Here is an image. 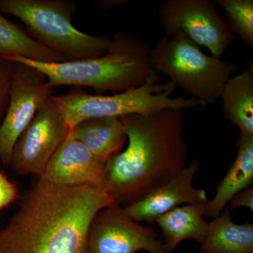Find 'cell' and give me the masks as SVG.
I'll list each match as a JSON object with an SVG mask.
<instances>
[{
	"label": "cell",
	"instance_id": "obj_3",
	"mask_svg": "<svg viewBox=\"0 0 253 253\" xmlns=\"http://www.w3.org/2000/svg\"><path fill=\"white\" fill-rule=\"evenodd\" d=\"M151 48L139 37L116 33L105 54L97 57L59 63L38 62L21 57L6 59L36 68L53 88L88 87L98 93H117L144 84L154 74L150 61Z\"/></svg>",
	"mask_w": 253,
	"mask_h": 253
},
{
	"label": "cell",
	"instance_id": "obj_13",
	"mask_svg": "<svg viewBox=\"0 0 253 253\" xmlns=\"http://www.w3.org/2000/svg\"><path fill=\"white\" fill-rule=\"evenodd\" d=\"M236 146L234 163L218 184L212 200L206 204V217H217L236 195L253 185V135L239 133Z\"/></svg>",
	"mask_w": 253,
	"mask_h": 253
},
{
	"label": "cell",
	"instance_id": "obj_8",
	"mask_svg": "<svg viewBox=\"0 0 253 253\" xmlns=\"http://www.w3.org/2000/svg\"><path fill=\"white\" fill-rule=\"evenodd\" d=\"M54 88L36 68L16 63L9 101L0 123V161L9 166L15 144Z\"/></svg>",
	"mask_w": 253,
	"mask_h": 253
},
{
	"label": "cell",
	"instance_id": "obj_19",
	"mask_svg": "<svg viewBox=\"0 0 253 253\" xmlns=\"http://www.w3.org/2000/svg\"><path fill=\"white\" fill-rule=\"evenodd\" d=\"M225 12V21L231 33L253 48V0H215Z\"/></svg>",
	"mask_w": 253,
	"mask_h": 253
},
{
	"label": "cell",
	"instance_id": "obj_1",
	"mask_svg": "<svg viewBox=\"0 0 253 253\" xmlns=\"http://www.w3.org/2000/svg\"><path fill=\"white\" fill-rule=\"evenodd\" d=\"M112 206L106 188L61 186L38 177L0 230V253H86L91 221Z\"/></svg>",
	"mask_w": 253,
	"mask_h": 253
},
{
	"label": "cell",
	"instance_id": "obj_16",
	"mask_svg": "<svg viewBox=\"0 0 253 253\" xmlns=\"http://www.w3.org/2000/svg\"><path fill=\"white\" fill-rule=\"evenodd\" d=\"M253 66L231 77L221 91V112L239 128L241 134L253 135Z\"/></svg>",
	"mask_w": 253,
	"mask_h": 253
},
{
	"label": "cell",
	"instance_id": "obj_17",
	"mask_svg": "<svg viewBox=\"0 0 253 253\" xmlns=\"http://www.w3.org/2000/svg\"><path fill=\"white\" fill-rule=\"evenodd\" d=\"M201 253H253V224L233 221L229 211H223L209 223Z\"/></svg>",
	"mask_w": 253,
	"mask_h": 253
},
{
	"label": "cell",
	"instance_id": "obj_22",
	"mask_svg": "<svg viewBox=\"0 0 253 253\" xmlns=\"http://www.w3.org/2000/svg\"><path fill=\"white\" fill-rule=\"evenodd\" d=\"M229 203H230L231 209H236L238 208H247L251 212H253V186H250L236 195Z\"/></svg>",
	"mask_w": 253,
	"mask_h": 253
},
{
	"label": "cell",
	"instance_id": "obj_4",
	"mask_svg": "<svg viewBox=\"0 0 253 253\" xmlns=\"http://www.w3.org/2000/svg\"><path fill=\"white\" fill-rule=\"evenodd\" d=\"M155 73L144 84L111 95L89 94L82 88L73 87L67 94L51 96L50 99L61 113L70 129L86 120L149 115L161 110L201 109L206 105L194 98L171 96L176 86L170 81L159 83Z\"/></svg>",
	"mask_w": 253,
	"mask_h": 253
},
{
	"label": "cell",
	"instance_id": "obj_9",
	"mask_svg": "<svg viewBox=\"0 0 253 253\" xmlns=\"http://www.w3.org/2000/svg\"><path fill=\"white\" fill-rule=\"evenodd\" d=\"M70 131L62 114L49 98L15 144L9 166L21 175L42 177Z\"/></svg>",
	"mask_w": 253,
	"mask_h": 253
},
{
	"label": "cell",
	"instance_id": "obj_11",
	"mask_svg": "<svg viewBox=\"0 0 253 253\" xmlns=\"http://www.w3.org/2000/svg\"><path fill=\"white\" fill-rule=\"evenodd\" d=\"M199 169V161L194 160L170 180L153 189L140 199L121 206L123 212L139 222L155 221L178 206L206 204L208 201L206 191L193 185Z\"/></svg>",
	"mask_w": 253,
	"mask_h": 253
},
{
	"label": "cell",
	"instance_id": "obj_7",
	"mask_svg": "<svg viewBox=\"0 0 253 253\" xmlns=\"http://www.w3.org/2000/svg\"><path fill=\"white\" fill-rule=\"evenodd\" d=\"M165 35L184 34L211 55L221 58L234 40V35L210 0H168L158 9Z\"/></svg>",
	"mask_w": 253,
	"mask_h": 253
},
{
	"label": "cell",
	"instance_id": "obj_5",
	"mask_svg": "<svg viewBox=\"0 0 253 253\" xmlns=\"http://www.w3.org/2000/svg\"><path fill=\"white\" fill-rule=\"evenodd\" d=\"M76 9V3L67 0H0L3 14L22 21L33 39L68 61L105 54L112 38L91 36L77 29L72 23Z\"/></svg>",
	"mask_w": 253,
	"mask_h": 253
},
{
	"label": "cell",
	"instance_id": "obj_15",
	"mask_svg": "<svg viewBox=\"0 0 253 253\" xmlns=\"http://www.w3.org/2000/svg\"><path fill=\"white\" fill-rule=\"evenodd\" d=\"M71 131L76 139L105 163L122 151L126 141L124 126L120 117L86 120Z\"/></svg>",
	"mask_w": 253,
	"mask_h": 253
},
{
	"label": "cell",
	"instance_id": "obj_18",
	"mask_svg": "<svg viewBox=\"0 0 253 253\" xmlns=\"http://www.w3.org/2000/svg\"><path fill=\"white\" fill-rule=\"evenodd\" d=\"M21 57L44 63L67 61L63 55L42 45L27 31L9 21L0 11V58Z\"/></svg>",
	"mask_w": 253,
	"mask_h": 253
},
{
	"label": "cell",
	"instance_id": "obj_14",
	"mask_svg": "<svg viewBox=\"0 0 253 253\" xmlns=\"http://www.w3.org/2000/svg\"><path fill=\"white\" fill-rule=\"evenodd\" d=\"M206 204H186L178 206L156 219L164 237V246L171 253L187 239L201 244L209 229V222L204 219Z\"/></svg>",
	"mask_w": 253,
	"mask_h": 253
},
{
	"label": "cell",
	"instance_id": "obj_10",
	"mask_svg": "<svg viewBox=\"0 0 253 253\" xmlns=\"http://www.w3.org/2000/svg\"><path fill=\"white\" fill-rule=\"evenodd\" d=\"M168 253L151 227L144 226L113 206L96 214L88 231L86 253Z\"/></svg>",
	"mask_w": 253,
	"mask_h": 253
},
{
	"label": "cell",
	"instance_id": "obj_2",
	"mask_svg": "<svg viewBox=\"0 0 253 253\" xmlns=\"http://www.w3.org/2000/svg\"><path fill=\"white\" fill-rule=\"evenodd\" d=\"M121 118L127 146L106 163L105 187L116 206H125L180 172L189 146L181 110L168 108Z\"/></svg>",
	"mask_w": 253,
	"mask_h": 253
},
{
	"label": "cell",
	"instance_id": "obj_21",
	"mask_svg": "<svg viewBox=\"0 0 253 253\" xmlns=\"http://www.w3.org/2000/svg\"><path fill=\"white\" fill-rule=\"evenodd\" d=\"M19 198L17 186L0 171V210L8 207Z\"/></svg>",
	"mask_w": 253,
	"mask_h": 253
},
{
	"label": "cell",
	"instance_id": "obj_20",
	"mask_svg": "<svg viewBox=\"0 0 253 253\" xmlns=\"http://www.w3.org/2000/svg\"><path fill=\"white\" fill-rule=\"evenodd\" d=\"M16 68V63L0 58V123L9 104L10 89Z\"/></svg>",
	"mask_w": 253,
	"mask_h": 253
},
{
	"label": "cell",
	"instance_id": "obj_6",
	"mask_svg": "<svg viewBox=\"0 0 253 253\" xmlns=\"http://www.w3.org/2000/svg\"><path fill=\"white\" fill-rule=\"evenodd\" d=\"M149 58L155 72L167 76L176 87L206 106L219 101L236 69L234 61L205 54L181 33L160 38Z\"/></svg>",
	"mask_w": 253,
	"mask_h": 253
},
{
	"label": "cell",
	"instance_id": "obj_12",
	"mask_svg": "<svg viewBox=\"0 0 253 253\" xmlns=\"http://www.w3.org/2000/svg\"><path fill=\"white\" fill-rule=\"evenodd\" d=\"M105 165L70 131L50 159L42 177L61 186L106 188Z\"/></svg>",
	"mask_w": 253,
	"mask_h": 253
}]
</instances>
